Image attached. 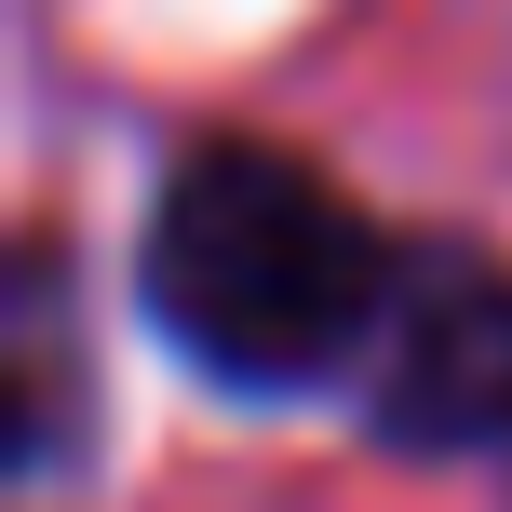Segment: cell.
<instances>
[{
  "instance_id": "cell-2",
  "label": "cell",
  "mask_w": 512,
  "mask_h": 512,
  "mask_svg": "<svg viewBox=\"0 0 512 512\" xmlns=\"http://www.w3.org/2000/svg\"><path fill=\"white\" fill-rule=\"evenodd\" d=\"M364 405H378L391 445H512V270L472 243L391 270L378 351H364Z\"/></svg>"
},
{
  "instance_id": "cell-3",
  "label": "cell",
  "mask_w": 512,
  "mask_h": 512,
  "mask_svg": "<svg viewBox=\"0 0 512 512\" xmlns=\"http://www.w3.org/2000/svg\"><path fill=\"white\" fill-rule=\"evenodd\" d=\"M14 391H27V432H14V459L41 472L54 445H68V351H54V256H27V351H14Z\"/></svg>"
},
{
  "instance_id": "cell-1",
  "label": "cell",
  "mask_w": 512,
  "mask_h": 512,
  "mask_svg": "<svg viewBox=\"0 0 512 512\" xmlns=\"http://www.w3.org/2000/svg\"><path fill=\"white\" fill-rule=\"evenodd\" d=\"M391 243L283 149H189L149 216V324L216 391H310L378 351Z\"/></svg>"
}]
</instances>
